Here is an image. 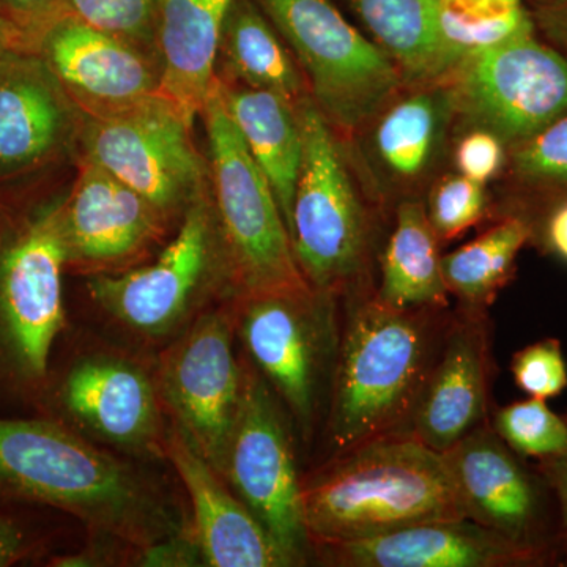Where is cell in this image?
<instances>
[{"label":"cell","mask_w":567,"mask_h":567,"mask_svg":"<svg viewBox=\"0 0 567 567\" xmlns=\"http://www.w3.org/2000/svg\"><path fill=\"white\" fill-rule=\"evenodd\" d=\"M450 320L445 309L391 311L374 295L350 306L331 379V457L406 435Z\"/></svg>","instance_id":"1"},{"label":"cell","mask_w":567,"mask_h":567,"mask_svg":"<svg viewBox=\"0 0 567 567\" xmlns=\"http://www.w3.org/2000/svg\"><path fill=\"white\" fill-rule=\"evenodd\" d=\"M0 494L59 507L142 546L177 533L136 472L50 421L0 417Z\"/></svg>","instance_id":"2"},{"label":"cell","mask_w":567,"mask_h":567,"mask_svg":"<svg viewBox=\"0 0 567 567\" xmlns=\"http://www.w3.org/2000/svg\"><path fill=\"white\" fill-rule=\"evenodd\" d=\"M301 498L312 547L466 518L442 454L404 435L331 457L305 481Z\"/></svg>","instance_id":"3"},{"label":"cell","mask_w":567,"mask_h":567,"mask_svg":"<svg viewBox=\"0 0 567 567\" xmlns=\"http://www.w3.org/2000/svg\"><path fill=\"white\" fill-rule=\"evenodd\" d=\"M210 152L215 218L227 275L241 297L309 293L270 183L246 148L216 80L200 112Z\"/></svg>","instance_id":"4"},{"label":"cell","mask_w":567,"mask_h":567,"mask_svg":"<svg viewBox=\"0 0 567 567\" xmlns=\"http://www.w3.org/2000/svg\"><path fill=\"white\" fill-rule=\"evenodd\" d=\"M297 104L303 158L295 188L290 240L316 292L353 289L369 251V221L330 122L306 95Z\"/></svg>","instance_id":"5"},{"label":"cell","mask_w":567,"mask_h":567,"mask_svg":"<svg viewBox=\"0 0 567 567\" xmlns=\"http://www.w3.org/2000/svg\"><path fill=\"white\" fill-rule=\"evenodd\" d=\"M259 7L289 44L331 125L361 128L404 84L386 52L331 0H259Z\"/></svg>","instance_id":"6"},{"label":"cell","mask_w":567,"mask_h":567,"mask_svg":"<svg viewBox=\"0 0 567 567\" xmlns=\"http://www.w3.org/2000/svg\"><path fill=\"white\" fill-rule=\"evenodd\" d=\"M443 82L454 114L511 145L567 112V55L533 33L466 54Z\"/></svg>","instance_id":"7"},{"label":"cell","mask_w":567,"mask_h":567,"mask_svg":"<svg viewBox=\"0 0 567 567\" xmlns=\"http://www.w3.org/2000/svg\"><path fill=\"white\" fill-rule=\"evenodd\" d=\"M66 264L61 203L39 208L0 238V350L24 379L47 375L65 323Z\"/></svg>","instance_id":"8"},{"label":"cell","mask_w":567,"mask_h":567,"mask_svg":"<svg viewBox=\"0 0 567 567\" xmlns=\"http://www.w3.org/2000/svg\"><path fill=\"white\" fill-rule=\"evenodd\" d=\"M85 159L128 185L167 215L199 196L204 164L192 125L162 93L107 114L85 115Z\"/></svg>","instance_id":"9"},{"label":"cell","mask_w":567,"mask_h":567,"mask_svg":"<svg viewBox=\"0 0 567 567\" xmlns=\"http://www.w3.org/2000/svg\"><path fill=\"white\" fill-rule=\"evenodd\" d=\"M223 477L292 565L306 561L312 543L305 525L303 483L298 477L292 436L274 391L249 369H245L240 412Z\"/></svg>","instance_id":"10"},{"label":"cell","mask_w":567,"mask_h":567,"mask_svg":"<svg viewBox=\"0 0 567 567\" xmlns=\"http://www.w3.org/2000/svg\"><path fill=\"white\" fill-rule=\"evenodd\" d=\"M333 298L316 290L257 295L241 311L246 349L305 432L315 423L324 372L334 371L341 331Z\"/></svg>","instance_id":"11"},{"label":"cell","mask_w":567,"mask_h":567,"mask_svg":"<svg viewBox=\"0 0 567 567\" xmlns=\"http://www.w3.org/2000/svg\"><path fill=\"white\" fill-rule=\"evenodd\" d=\"M233 324L205 315L162 361L159 391L178 427L223 476L244 395L245 369L235 360Z\"/></svg>","instance_id":"12"},{"label":"cell","mask_w":567,"mask_h":567,"mask_svg":"<svg viewBox=\"0 0 567 567\" xmlns=\"http://www.w3.org/2000/svg\"><path fill=\"white\" fill-rule=\"evenodd\" d=\"M84 112L35 51L0 59V185L43 173L80 134Z\"/></svg>","instance_id":"13"},{"label":"cell","mask_w":567,"mask_h":567,"mask_svg":"<svg viewBox=\"0 0 567 567\" xmlns=\"http://www.w3.org/2000/svg\"><path fill=\"white\" fill-rule=\"evenodd\" d=\"M213 252L212 210L197 196L186 208L177 237L155 262L128 274L100 275L89 290L107 315L145 334L173 330L199 292Z\"/></svg>","instance_id":"14"},{"label":"cell","mask_w":567,"mask_h":567,"mask_svg":"<svg viewBox=\"0 0 567 567\" xmlns=\"http://www.w3.org/2000/svg\"><path fill=\"white\" fill-rule=\"evenodd\" d=\"M85 115L107 114L159 95V69L140 47L65 13L28 44Z\"/></svg>","instance_id":"15"},{"label":"cell","mask_w":567,"mask_h":567,"mask_svg":"<svg viewBox=\"0 0 567 567\" xmlns=\"http://www.w3.org/2000/svg\"><path fill=\"white\" fill-rule=\"evenodd\" d=\"M491 383V331L484 311L451 317L405 436L436 453L486 423Z\"/></svg>","instance_id":"16"},{"label":"cell","mask_w":567,"mask_h":567,"mask_svg":"<svg viewBox=\"0 0 567 567\" xmlns=\"http://www.w3.org/2000/svg\"><path fill=\"white\" fill-rule=\"evenodd\" d=\"M166 451L192 498L194 536L205 565L293 566L245 503L224 486V477L178 425L167 435Z\"/></svg>","instance_id":"17"},{"label":"cell","mask_w":567,"mask_h":567,"mask_svg":"<svg viewBox=\"0 0 567 567\" xmlns=\"http://www.w3.org/2000/svg\"><path fill=\"white\" fill-rule=\"evenodd\" d=\"M315 548L323 561L341 567H498L529 558L528 546L470 518L423 522Z\"/></svg>","instance_id":"18"},{"label":"cell","mask_w":567,"mask_h":567,"mask_svg":"<svg viewBox=\"0 0 567 567\" xmlns=\"http://www.w3.org/2000/svg\"><path fill=\"white\" fill-rule=\"evenodd\" d=\"M70 262L114 264L145 248L163 213L114 175L85 159L73 193L61 203Z\"/></svg>","instance_id":"19"},{"label":"cell","mask_w":567,"mask_h":567,"mask_svg":"<svg viewBox=\"0 0 567 567\" xmlns=\"http://www.w3.org/2000/svg\"><path fill=\"white\" fill-rule=\"evenodd\" d=\"M442 456L465 517L528 546L535 487L494 429L481 424Z\"/></svg>","instance_id":"20"},{"label":"cell","mask_w":567,"mask_h":567,"mask_svg":"<svg viewBox=\"0 0 567 567\" xmlns=\"http://www.w3.org/2000/svg\"><path fill=\"white\" fill-rule=\"evenodd\" d=\"M62 401L71 415L114 445L152 450L162 436L156 388L128 361L85 358L66 377Z\"/></svg>","instance_id":"21"},{"label":"cell","mask_w":567,"mask_h":567,"mask_svg":"<svg viewBox=\"0 0 567 567\" xmlns=\"http://www.w3.org/2000/svg\"><path fill=\"white\" fill-rule=\"evenodd\" d=\"M233 0H159L155 43L159 93L185 121L194 118L215 84V62Z\"/></svg>","instance_id":"22"},{"label":"cell","mask_w":567,"mask_h":567,"mask_svg":"<svg viewBox=\"0 0 567 567\" xmlns=\"http://www.w3.org/2000/svg\"><path fill=\"white\" fill-rule=\"evenodd\" d=\"M417 87L380 110L371 133L380 169L402 186L416 185L434 169L454 115L445 82Z\"/></svg>","instance_id":"23"},{"label":"cell","mask_w":567,"mask_h":567,"mask_svg":"<svg viewBox=\"0 0 567 567\" xmlns=\"http://www.w3.org/2000/svg\"><path fill=\"white\" fill-rule=\"evenodd\" d=\"M219 85L230 118L270 183L290 234L295 188L303 158L297 104L275 92L245 85L229 87L221 81Z\"/></svg>","instance_id":"24"},{"label":"cell","mask_w":567,"mask_h":567,"mask_svg":"<svg viewBox=\"0 0 567 567\" xmlns=\"http://www.w3.org/2000/svg\"><path fill=\"white\" fill-rule=\"evenodd\" d=\"M371 40L413 85L445 80L461 62L440 32L435 0H344Z\"/></svg>","instance_id":"25"},{"label":"cell","mask_w":567,"mask_h":567,"mask_svg":"<svg viewBox=\"0 0 567 567\" xmlns=\"http://www.w3.org/2000/svg\"><path fill=\"white\" fill-rule=\"evenodd\" d=\"M427 208L405 199L395 212L393 233L380 260V286L374 298L391 311L446 309L447 287L442 256Z\"/></svg>","instance_id":"26"},{"label":"cell","mask_w":567,"mask_h":567,"mask_svg":"<svg viewBox=\"0 0 567 567\" xmlns=\"http://www.w3.org/2000/svg\"><path fill=\"white\" fill-rule=\"evenodd\" d=\"M282 37L252 0H233L224 22L218 55L240 85L300 102L305 81Z\"/></svg>","instance_id":"27"},{"label":"cell","mask_w":567,"mask_h":567,"mask_svg":"<svg viewBox=\"0 0 567 567\" xmlns=\"http://www.w3.org/2000/svg\"><path fill=\"white\" fill-rule=\"evenodd\" d=\"M528 237L527 223L509 218L443 256L447 292L456 295L464 309L484 311L505 286Z\"/></svg>","instance_id":"28"},{"label":"cell","mask_w":567,"mask_h":567,"mask_svg":"<svg viewBox=\"0 0 567 567\" xmlns=\"http://www.w3.org/2000/svg\"><path fill=\"white\" fill-rule=\"evenodd\" d=\"M435 6L443 40L461 59L533 33L522 0H435Z\"/></svg>","instance_id":"29"},{"label":"cell","mask_w":567,"mask_h":567,"mask_svg":"<svg viewBox=\"0 0 567 567\" xmlns=\"http://www.w3.org/2000/svg\"><path fill=\"white\" fill-rule=\"evenodd\" d=\"M494 431L524 456L548 461L567 453V421L551 412L543 399L503 406L495 415Z\"/></svg>","instance_id":"30"},{"label":"cell","mask_w":567,"mask_h":567,"mask_svg":"<svg viewBox=\"0 0 567 567\" xmlns=\"http://www.w3.org/2000/svg\"><path fill=\"white\" fill-rule=\"evenodd\" d=\"M511 167L532 188L567 192V112L513 144Z\"/></svg>","instance_id":"31"},{"label":"cell","mask_w":567,"mask_h":567,"mask_svg":"<svg viewBox=\"0 0 567 567\" xmlns=\"http://www.w3.org/2000/svg\"><path fill=\"white\" fill-rule=\"evenodd\" d=\"M159 0H65L66 13L134 47L155 43Z\"/></svg>","instance_id":"32"},{"label":"cell","mask_w":567,"mask_h":567,"mask_svg":"<svg viewBox=\"0 0 567 567\" xmlns=\"http://www.w3.org/2000/svg\"><path fill=\"white\" fill-rule=\"evenodd\" d=\"M486 210L484 185L457 173L436 183L429 199L427 215L439 240H453L476 226Z\"/></svg>","instance_id":"33"},{"label":"cell","mask_w":567,"mask_h":567,"mask_svg":"<svg viewBox=\"0 0 567 567\" xmlns=\"http://www.w3.org/2000/svg\"><path fill=\"white\" fill-rule=\"evenodd\" d=\"M514 380L529 398H557L567 388V365L561 347L555 339L536 342L514 354Z\"/></svg>","instance_id":"34"},{"label":"cell","mask_w":567,"mask_h":567,"mask_svg":"<svg viewBox=\"0 0 567 567\" xmlns=\"http://www.w3.org/2000/svg\"><path fill=\"white\" fill-rule=\"evenodd\" d=\"M506 142L495 133L472 128L458 141L454 152L457 173L470 181L486 185L503 169Z\"/></svg>","instance_id":"35"},{"label":"cell","mask_w":567,"mask_h":567,"mask_svg":"<svg viewBox=\"0 0 567 567\" xmlns=\"http://www.w3.org/2000/svg\"><path fill=\"white\" fill-rule=\"evenodd\" d=\"M62 7L65 0H0V11L20 32L24 47L48 22L61 17Z\"/></svg>","instance_id":"36"},{"label":"cell","mask_w":567,"mask_h":567,"mask_svg":"<svg viewBox=\"0 0 567 567\" xmlns=\"http://www.w3.org/2000/svg\"><path fill=\"white\" fill-rule=\"evenodd\" d=\"M25 550L24 535L13 522L0 516V567L13 565Z\"/></svg>","instance_id":"37"},{"label":"cell","mask_w":567,"mask_h":567,"mask_svg":"<svg viewBox=\"0 0 567 567\" xmlns=\"http://www.w3.org/2000/svg\"><path fill=\"white\" fill-rule=\"evenodd\" d=\"M546 238L551 251L567 262V203L559 205L548 216Z\"/></svg>","instance_id":"38"},{"label":"cell","mask_w":567,"mask_h":567,"mask_svg":"<svg viewBox=\"0 0 567 567\" xmlns=\"http://www.w3.org/2000/svg\"><path fill=\"white\" fill-rule=\"evenodd\" d=\"M543 24L548 35L551 37L567 55V0H558L554 7L544 11Z\"/></svg>","instance_id":"39"},{"label":"cell","mask_w":567,"mask_h":567,"mask_svg":"<svg viewBox=\"0 0 567 567\" xmlns=\"http://www.w3.org/2000/svg\"><path fill=\"white\" fill-rule=\"evenodd\" d=\"M550 462V475L557 487L559 498H561L563 507H565L567 520V453L563 456L548 458Z\"/></svg>","instance_id":"40"},{"label":"cell","mask_w":567,"mask_h":567,"mask_svg":"<svg viewBox=\"0 0 567 567\" xmlns=\"http://www.w3.org/2000/svg\"><path fill=\"white\" fill-rule=\"evenodd\" d=\"M17 47H24L20 32L0 11V59Z\"/></svg>","instance_id":"41"}]
</instances>
